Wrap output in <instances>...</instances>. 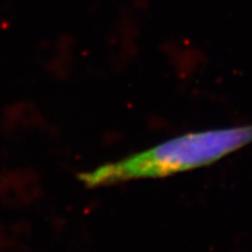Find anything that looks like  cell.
Here are the masks:
<instances>
[{
    "label": "cell",
    "instance_id": "6da1fadb",
    "mask_svg": "<svg viewBox=\"0 0 252 252\" xmlns=\"http://www.w3.org/2000/svg\"><path fill=\"white\" fill-rule=\"evenodd\" d=\"M252 144V125L190 132L81 176L89 187L165 178L208 166Z\"/></svg>",
    "mask_w": 252,
    "mask_h": 252
}]
</instances>
